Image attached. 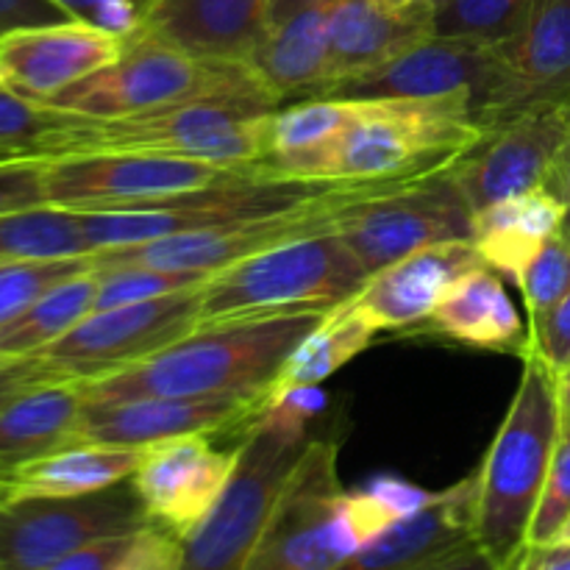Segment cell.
I'll use <instances>...</instances> for the list:
<instances>
[{
    "label": "cell",
    "mask_w": 570,
    "mask_h": 570,
    "mask_svg": "<svg viewBox=\"0 0 570 570\" xmlns=\"http://www.w3.org/2000/svg\"><path fill=\"white\" fill-rule=\"evenodd\" d=\"M209 276L181 271H159V267L115 265L98 267V293H95V312L115 309V306L139 304V301L161 298L178 293L184 287L206 282Z\"/></svg>",
    "instance_id": "8d00e7d4"
},
{
    "label": "cell",
    "mask_w": 570,
    "mask_h": 570,
    "mask_svg": "<svg viewBox=\"0 0 570 570\" xmlns=\"http://www.w3.org/2000/svg\"><path fill=\"white\" fill-rule=\"evenodd\" d=\"M337 443L312 440L289 473L245 570H337L360 551L345 523Z\"/></svg>",
    "instance_id": "30bf717a"
},
{
    "label": "cell",
    "mask_w": 570,
    "mask_h": 570,
    "mask_svg": "<svg viewBox=\"0 0 570 570\" xmlns=\"http://www.w3.org/2000/svg\"><path fill=\"white\" fill-rule=\"evenodd\" d=\"M239 167L145 154H72L45 161V198L70 212L134 209L226 181Z\"/></svg>",
    "instance_id": "5bb4252c"
},
{
    "label": "cell",
    "mask_w": 570,
    "mask_h": 570,
    "mask_svg": "<svg viewBox=\"0 0 570 570\" xmlns=\"http://www.w3.org/2000/svg\"><path fill=\"white\" fill-rule=\"evenodd\" d=\"M328 0H315L267 26L245 65L267 98L282 109L287 100H309L326 81Z\"/></svg>",
    "instance_id": "d4e9b609"
},
{
    "label": "cell",
    "mask_w": 570,
    "mask_h": 570,
    "mask_svg": "<svg viewBox=\"0 0 570 570\" xmlns=\"http://www.w3.org/2000/svg\"><path fill=\"white\" fill-rule=\"evenodd\" d=\"M200 289L204 282L161 298L89 312L65 337L33 356L56 379L92 382L195 332L200 326Z\"/></svg>",
    "instance_id": "4fadbf2b"
},
{
    "label": "cell",
    "mask_w": 570,
    "mask_h": 570,
    "mask_svg": "<svg viewBox=\"0 0 570 570\" xmlns=\"http://www.w3.org/2000/svg\"><path fill=\"white\" fill-rule=\"evenodd\" d=\"M373 334H376V326L351 304L334 309L284 362L276 382L265 393V410L282 404L289 395L315 390L317 384L332 379L340 367L348 365L371 345Z\"/></svg>",
    "instance_id": "f546056e"
},
{
    "label": "cell",
    "mask_w": 570,
    "mask_h": 570,
    "mask_svg": "<svg viewBox=\"0 0 570 570\" xmlns=\"http://www.w3.org/2000/svg\"><path fill=\"white\" fill-rule=\"evenodd\" d=\"M554 373L570 365V293L540 315L529 317V348Z\"/></svg>",
    "instance_id": "ab89813d"
},
{
    "label": "cell",
    "mask_w": 570,
    "mask_h": 570,
    "mask_svg": "<svg viewBox=\"0 0 570 570\" xmlns=\"http://www.w3.org/2000/svg\"><path fill=\"white\" fill-rule=\"evenodd\" d=\"M89 117L56 106L31 104L0 89V165L22 159H56L70 128Z\"/></svg>",
    "instance_id": "d6a6232c"
},
{
    "label": "cell",
    "mask_w": 570,
    "mask_h": 570,
    "mask_svg": "<svg viewBox=\"0 0 570 570\" xmlns=\"http://www.w3.org/2000/svg\"><path fill=\"white\" fill-rule=\"evenodd\" d=\"M367 278L360 256L332 228L212 273L200 289V326L282 312H334L351 304Z\"/></svg>",
    "instance_id": "8992f818"
},
{
    "label": "cell",
    "mask_w": 570,
    "mask_h": 570,
    "mask_svg": "<svg viewBox=\"0 0 570 570\" xmlns=\"http://www.w3.org/2000/svg\"><path fill=\"white\" fill-rule=\"evenodd\" d=\"M557 401H560L562 426H570V365L557 373Z\"/></svg>",
    "instance_id": "f907efd6"
},
{
    "label": "cell",
    "mask_w": 570,
    "mask_h": 570,
    "mask_svg": "<svg viewBox=\"0 0 570 570\" xmlns=\"http://www.w3.org/2000/svg\"><path fill=\"white\" fill-rule=\"evenodd\" d=\"M184 543L161 527H145L109 570H181Z\"/></svg>",
    "instance_id": "60d3db41"
},
{
    "label": "cell",
    "mask_w": 570,
    "mask_h": 570,
    "mask_svg": "<svg viewBox=\"0 0 570 570\" xmlns=\"http://www.w3.org/2000/svg\"><path fill=\"white\" fill-rule=\"evenodd\" d=\"M134 534H137V532H134ZM134 534L98 540V543L87 546V549L76 551V554L65 557V560L56 562V566H50L45 570H109L117 560H120L122 551L128 549V543H131Z\"/></svg>",
    "instance_id": "bcb514c9"
},
{
    "label": "cell",
    "mask_w": 570,
    "mask_h": 570,
    "mask_svg": "<svg viewBox=\"0 0 570 570\" xmlns=\"http://www.w3.org/2000/svg\"><path fill=\"white\" fill-rule=\"evenodd\" d=\"M570 521V426H562L560 443H557L554 460H551L549 476H546L543 495H540L538 512H534L529 543L546 546L554 543Z\"/></svg>",
    "instance_id": "f35d334b"
},
{
    "label": "cell",
    "mask_w": 570,
    "mask_h": 570,
    "mask_svg": "<svg viewBox=\"0 0 570 570\" xmlns=\"http://www.w3.org/2000/svg\"><path fill=\"white\" fill-rule=\"evenodd\" d=\"M482 471H471L362 546L337 570H426L476 540Z\"/></svg>",
    "instance_id": "44dd1931"
},
{
    "label": "cell",
    "mask_w": 570,
    "mask_h": 570,
    "mask_svg": "<svg viewBox=\"0 0 570 570\" xmlns=\"http://www.w3.org/2000/svg\"><path fill=\"white\" fill-rule=\"evenodd\" d=\"M562 237H566L568 245H570V206H568V212H566V220H562Z\"/></svg>",
    "instance_id": "db71d44e"
},
{
    "label": "cell",
    "mask_w": 570,
    "mask_h": 570,
    "mask_svg": "<svg viewBox=\"0 0 570 570\" xmlns=\"http://www.w3.org/2000/svg\"><path fill=\"white\" fill-rule=\"evenodd\" d=\"M401 184L410 181H345L334 193H328L326 198L298 206V209L282 212V215L226 223V226L200 228V232L178 234V237L128 245V248L95 250V265H137L212 276V273L237 265V262L262 254V250L332 232L337 217L351 204H360V200L373 198V195L390 193V189L401 187Z\"/></svg>",
    "instance_id": "9c48e42d"
},
{
    "label": "cell",
    "mask_w": 570,
    "mask_h": 570,
    "mask_svg": "<svg viewBox=\"0 0 570 570\" xmlns=\"http://www.w3.org/2000/svg\"><path fill=\"white\" fill-rule=\"evenodd\" d=\"M568 206L543 187L473 215V245L484 265L515 282L529 259L562 232Z\"/></svg>",
    "instance_id": "f1b7e54d"
},
{
    "label": "cell",
    "mask_w": 570,
    "mask_h": 570,
    "mask_svg": "<svg viewBox=\"0 0 570 570\" xmlns=\"http://www.w3.org/2000/svg\"><path fill=\"white\" fill-rule=\"evenodd\" d=\"M198 100H232L278 109L245 61L198 59L148 33L126 37L120 59L72 83L48 106L92 120H117Z\"/></svg>",
    "instance_id": "5b68a950"
},
{
    "label": "cell",
    "mask_w": 570,
    "mask_h": 570,
    "mask_svg": "<svg viewBox=\"0 0 570 570\" xmlns=\"http://www.w3.org/2000/svg\"><path fill=\"white\" fill-rule=\"evenodd\" d=\"M426 570H504V566L473 540L471 546L454 551V554L434 562V566H429Z\"/></svg>",
    "instance_id": "c3c4849f"
},
{
    "label": "cell",
    "mask_w": 570,
    "mask_h": 570,
    "mask_svg": "<svg viewBox=\"0 0 570 570\" xmlns=\"http://www.w3.org/2000/svg\"><path fill=\"white\" fill-rule=\"evenodd\" d=\"M543 189L554 195L557 200L570 206V142L560 150V156H557L554 165H551Z\"/></svg>",
    "instance_id": "681fc988"
},
{
    "label": "cell",
    "mask_w": 570,
    "mask_h": 570,
    "mask_svg": "<svg viewBox=\"0 0 570 570\" xmlns=\"http://www.w3.org/2000/svg\"><path fill=\"white\" fill-rule=\"evenodd\" d=\"M45 382H56V376L39 356L0 354V406H6L11 399Z\"/></svg>",
    "instance_id": "f6af8a7d"
},
{
    "label": "cell",
    "mask_w": 570,
    "mask_h": 570,
    "mask_svg": "<svg viewBox=\"0 0 570 570\" xmlns=\"http://www.w3.org/2000/svg\"><path fill=\"white\" fill-rule=\"evenodd\" d=\"M495 70V48L471 39L432 37L395 59L337 81L321 98L334 100H438L468 95L473 100Z\"/></svg>",
    "instance_id": "d6986e66"
},
{
    "label": "cell",
    "mask_w": 570,
    "mask_h": 570,
    "mask_svg": "<svg viewBox=\"0 0 570 570\" xmlns=\"http://www.w3.org/2000/svg\"><path fill=\"white\" fill-rule=\"evenodd\" d=\"M92 254L81 232L78 212L59 206L3 212L0 215V262L61 259Z\"/></svg>",
    "instance_id": "1f68e13d"
},
{
    "label": "cell",
    "mask_w": 570,
    "mask_h": 570,
    "mask_svg": "<svg viewBox=\"0 0 570 570\" xmlns=\"http://www.w3.org/2000/svg\"><path fill=\"white\" fill-rule=\"evenodd\" d=\"M150 527L131 479L70 499L0 504V570H45L87 546Z\"/></svg>",
    "instance_id": "8fae6325"
},
{
    "label": "cell",
    "mask_w": 570,
    "mask_h": 570,
    "mask_svg": "<svg viewBox=\"0 0 570 570\" xmlns=\"http://www.w3.org/2000/svg\"><path fill=\"white\" fill-rule=\"evenodd\" d=\"M554 543H568V546H570V521H568V527L562 529V534L554 540Z\"/></svg>",
    "instance_id": "11a10c76"
},
{
    "label": "cell",
    "mask_w": 570,
    "mask_h": 570,
    "mask_svg": "<svg viewBox=\"0 0 570 570\" xmlns=\"http://www.w3.org/2000/svg\"><path fill=\"white\" fill-rule=\"evenodd\" d=\"M373 3H379L382 9H390V11H401L406 9V6L415 3V0H373Z\"/></svg>",
    "instance_id": "f5cc1de1"
},
{
    "label": "cell",
    "mask_w": 570,
    "mask_h": 570,
    "mask_svg": "<svg viewBox=\"0 0 570 570\" xmlns=\"http://www.w3.org/2000/svg\"><path fill=\"white\" fill-rule=\"evenodd\" d=\"M334 232L360 256L367 273L449 239H471L473 209L456 187L451 167L351 204Z\"/></svg>",
    "instance_id": "7c38bea8"
},
{
    "label": "cell",
    "mask_w": 570,
    "mask_h": 570,
    "mask_svg": "<svg viewBox=\"0 0 570 570\" xmlns=\"http://www.w3.org/2000/svg\"><path fill=\"white\" fill-rule=\"evenodd\" d=\"M65 20H72V14L59 0H0V37L17 28L50 26V22Z\"/></svg>",
    "instance_id": "ee69618b"
},
{
    "label": "cell",
    "mask_w": 570,
    "mask_h": 570,
    "mask_svg": "<svg viewBox=\"0 0 570 570\" xmlns=\"http://www.w3.org/2000/svg\"><path fill=\"white\" fill-rule=\"evenodd\" d=\"M493 48L495 70L471 109L484 134L538 106L570 104V0H538L527 26Z\"/></svg>",
    "instance_id": "9a60e30c"
},
{
    "label": "cell",
    "mask_w": 570,
    "mask_h": 570,
    "mask_svg": "<svg viewBox=\"0 0 570 570\" xmlns=\"http://www.w3.org/2000/svg\"><path fill=\"white\" fill-rule=\"evenodd\" d=\"M570 142V104L529 109L490 128L482 142L451 165L473 215L546 184L551 165Z\"/></svg>",
    "instance_id": "2e32d148"
},
{
    "label": "cell",
    "mask_w": 570,
    "mask_h": 570,
    "mask_svg": "<svg viewBox=\"0 0 570 570\" xmlns=\"http://www.w3.org/2000/svg\"><path fill=\"white\" fill-rule=\"evenodd\" d=\"M345 181H295V178L271 176L254 165H243L232 178L193 193L173 195L156 204L134 206L115 212H78L81 232L89 250L128 248V245L154 243V239L178 237L200 228L226 226L254 217L282 215L298 206L315 204Z\"/></svg>",
    "instance_id": "ba28073f"
},
{
    "label": "cell",
    "mask_w": 570,
    "mask_h": 570,
    "mask_svg": "<svg viewBox=\"0 0 570 570\" xmlns=\"http://www.w3.org/2000/svg\"><path fill=\"white\" fill-rule=\"evenodd\" d=\"M83 384L70 379L37 384L0 406V482L53 451L81 443Z\"/></svg>",
    "instance_id": "484cf974"
},
{
    "label": "cell",
    "mask_w": 570,
    "mask_h": 570,
    "mask_svg": "<svg viewBox=\"0 0 570 570\" xmlns=\"http://www.w3.org/2000/svg\"><path fill=\"white\" fill-rule=\"evenodd\" d=\"M479 265H484V259L473 239L429 245L373 273L351 306L367 317L376 332L421 326L454 284Z\"/></svg>",
    "instance_id": "7402d4cb"
},
{
    "label": "cell",
    "mask_w": 570,
    "mask_h": 570,
    "mask_svg": "<svg viewBox=\"0 0 570 570\" xmlns=\"http://www.w3.org/2000/svg\"><path fill=\"white\" fill-rule=\"evenodd\" d=\"M504 570H570V546L568 543H527Z\"/></svg>",
    "instance_id": "7dc6e473"
},
{
    "label": "cell",
    "mask_w": 570,
    "mask_h": 570,
    "mask_svg": "<svg viewBox=\"0 0 570 570\" xmlns=\"http://www.w3.org/2000/svg\"><path fill=\"white\" fill-rule=\"evenodd\" d=\"M421 326L482 351L523 356L529 348V328L507 295L501 273L488 265L468 271Z\"/></svg>",
    "instance_id": "4316f807"
},
{
    "label": "cell",
    "mask_w": 570,
    "mask_h": 570,
    "mask_svg": "<svg viewBox=\"0 0 570 570\" xmlns=\"http://www.w3.org/2000/svg\"><path fill=\"white\" fill-rule=\"evenodd\" d=\"M126 37L87 20L17 28L0 37V89L48 106L56 95L120 59Z\"/></svg>",
    "instance_id": "ac0fdd59"
},
{
    "label": "cell",
    "mask_w": 570,
    "mask_h": 570,
    "mask_svg": "<svg viewBox=\"0 0 570 570\" xmlns=\"http://www.w3.org/2000/svg\"><path fill=\"white\" fill-rule=\"evenodd\" d=\"M76 20L95 22L100 28L131 37L142 26L150 0H59Z\"/></svg>",
    "instance_id": "7bdbcfd3"
},
{
    "label": "cell",
    "mask_w": 570,
    "mask_h": 570,
    "mask_svg": "<svg viewBox=\"0 0 570 570\" xmlns=\"http://www.w3.org/2000/svg\"><path fill=\"white\" fill-rule=\"evenodd\" d=\"M45 161L48 159H22L0 165V215L48 206Z\"/></svg>",
    "instance_id": "b9f144b4"
},
{
    "label": "cell",
    "mask_w": 570,
    "mask_h": 570,
    "mask_svg": "<svg viewBox=\"0 0 570 570\" xmlns=\"http://www.w3.org/2000/svg\"><path fill=\"white\" fill-rule=\"evenodd\" d=\"M434 37V6L415 0L401 11L382 9L373 0H328V87L395 59L404 50Z\"/></svg>",
    "instance_id": "603a6c76"
},
{
    "label": "cell",
    "mask_w": 570,
    "mask_h": 570,
    "mask_svg": "<svg viewBox=\"0 0 570 570\" xmlns=\"http://www.w3.org/2000/svg\"><path fill=\"white\" fill-rule=\"evenodd\" d=\"M482 137L468 95L365 100L360 120L337 139L309 154L265 156L259 167L295 181H415L451 167Z\"/></svg>",
    "instance_id": "7a4b0ae2"
},
{
    "label": "cell",
    "mask_w": 570,
    "mask_h": 570,
    "mask_svg": "<svg viewBox=\"0 0 570 570\" xmlns=\"http://www.w3.org/2000/svg\"><path fill=\"white\" fill-rule=\"evenodd\" d=\"M309 3H315V0H273V3H271V26H273V22L284 20V17H289L293 11L304 9V6H309Z\"/></svg>",
    "instance_id": "816d5d0a"
},
{
    "label": "cell",
    "mask_w": 570,
    "mask_h": 570,
    "mask_svg": "<svg viewBox=\"0 0 570 570\" xmlns=\"http://www.w3.org/2000/svg\"><path fill=\"white\" fill-rule=\"evenodd\" d=\"M529 317L540 315L570 293V245L562 232L543 245L515 276Z\"/></svg>",
    "instance_id": "74e56055"
},
{
    "label": "cell",
    "mask_w": 570,
    "mask_h": 570,
    "mask_svg": "<svg viewBox=\"0 0 570 570\" xmlns=\"http://www.w3.org/2000/svg\"><path fill=\"white\" fill-rule=\"evenodd\" d=\"M0 499H3V493H0Z\"/></svg>",
    "instance_id": "6f0895ef"
},
{
    "label": "cell",
    "mask_w": 570,
    "mask_h": 570,
    "mask_svg": "<svg viewBox=\"0 0 570 570\" xmlns=\"http://www.w3.org/2000/svg\"><path fill=\"white\" fill-rule=\"evenodd\" d=\"M259 399H134L120 404L83 401L81 440L128 449H148L184 434H226L243 438L262 417Z\"/></svg>",
    "instance_id": "ffe728a7"
},
{
    "label": "cell",
    "mask_w": 570,
    "mask_h": 570,
    "mask_svg": "<svg viewBox=\"0 0 570 570\" xmlns=\"http://www.w3.org/2000/svg\"><path fill=\"white\" fill-rule=\"evenodd\" d=\"M423 3H429V6H438V3H443V0H423Z\"/></svg>",
    "instance_id": "9f6ffc18"
},
{
    "label": "cell",
    "mask_w": 570,
    "mask_h": 570,
    "mask_svg": "<svg viewBox=\"0 0 570 570\" xmlns=\"http://www.w3.org/2000/svg\"><path fill=\"white\" fill-rule=\"evenodd\" d=\"M538 0H443L434 6V37L499 45L515 37Z\"/></svg>",
    "instance_id": "836d02e7"
},
{
    "label": "cell",
    "mask_w": 570,
    "mask_h": 570,
    "mask_svg": "<svg viewBox=\"0 0 570 570\" xmlns=\"http://www.w3.org/2000/svg\"><path fill=\"white\" fill-rule=\"evenodd\" d=\"M95 254L61 256V259H11L0 262V326L37 304L45 293L78 273L92 271Z\"/></svg>",
    "instance_id": "d590c367"
},
{
    "label": "cell",
    "mask_w": 570,
    "mask_h": 570,
    "mask_svg": "<svg viewBox=\"0 0 570 570\" xmlns=\"http://www.w3.org/2000/svg\"><path fill=\"white\" fill-rule=\"evenodd\" d=\"M142 454L145 449L81 440L9 473L0 482V504L22 499H70L115 488L134 476Z\"/></svg>",
    "instance_id": "83f0119b"
},
{
    "label": "cell",
    "mask_w": 570,
    "mask_h": 570,
    "mask_svg": "<svg viewBox=\"0 0 570 570\" xmlns=\"http://www.w3.org/2000/svg\"><path fill=\"white\" fill-rule=\"evenodd\" d=\"M271 117L273 109L232 100H198L117 120L89 117L70 128L61 156L145 154L220 167L254 165L271 154Z\"/></svg>",
    "instance_id": "52a82bcc"
},
{
    "label": "cell",
    "mask_w": 570,
    "mask_h": 570,
    "mask_svg": "<svg viewBox=\"0 0 570 570\" xmlns=\"http://www.w3.org/2000/svg\"><path fill=\"white\" fill-rule=\"evenodd\" d=\"M237 451V445L217 449L212 434H184L148 445L131 482L150 523L187 543L232 482Z\"/></svg>",
    "instance_id": "e0dca14e"
},
{
    "label": "cell",
    "mask_w": 570,
    "mask_h": 570,
    "mask_svg": "<svg viewBox=\"0 0 570 570\" xmlns=\"http://www.w3.org/2000/svg\"><path fill=\"white\" fill-rule=\"evenodd\" d=\"M95 293H98V267L61 282L22 315L0 326V354L33 356L53 345L89 312H95Z\"/></svg>",
    "instance_id": "4dcf8cb0"
},
{
    "label": "cell",
    "mask_w": 570,
    "mask_h": 570,
    "mask_svg": "<svg viewBox=\"0 0 570 570\" xmlns=\"http://www.w3.org/2000/svg\"><path fill=\"white\" fill-rule=\"evenodd\" d=\"M429 499H432V493L404 482V479L379 476L367 488L345 493V523H348L356 546L362 549L373 538L387 532L390 527L421 510Z\"/></svg>",
    "instance_id": "e575fe53"
},
{
    "label": "cell",
    "mask_w": 570,
    "mask_h": 570,
    "mask_svg": "<svg viewBox=\"0 0 570 570\" xmlns=\"http://www.w3.org/2000/svg\"><path fill=\"white\" fill-rule=\"evenodd\" d=\"M273 0H150L137 33L198 59L245 61L271 26Z\"/></svg>",
    "instance_id": "cb8c5ba5"
},
{
    "label": "cell",
    "mask_w": 570,
    "mask_h": 570,
    "mask_svg": "<svg viewBox=\"0 0 570 570\" xmlns=\"http://www.w3.org/2000/svg\"><path fill=\"white\" fill-rule=\"evenodd\" d=\"M306 393L267 406L239 438L232 482L215 510L184 543L181 570H245L248 566L289 473L312 443Z\"/></svg>",
    "instance_id": "277c9868"
},
{
    "label": "cell",
    "mask_w": 570,
    "mask_h": 570,
    "mask_svg": "<svg viewBox=\"0 0 570 570\" xmlns=\"http://www.w3.org/2000/svg\"><path fill=\"white\" fill-rule=\"evenodd\" d=\"M560 434L557 373L534 354H523L521 382L488 456L479 465L482 488L476 543L501 566H507L529 543V529Z\"/></svg>",
    "instance_id": "3957f363"
},
{
    "label": "cell",
    "mask_w": 570,
    "mask_h": 570,
    "mask_svg": "<svg viewBox=\"0 0 570 570\" xmlns=\"http://www.w3.org/2000/svg\"><path fill=\"white\" fill-rule=\"evenodd\" d=\"M332 312H282L206 323L167 348L83 384L87 404L134 399H259L293 351Z\"/></svg>",
    "instance_id": "6da1fadb"
}]
</instances>
